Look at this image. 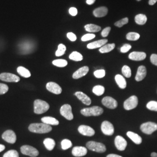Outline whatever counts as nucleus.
I'll use <instances>...</instances> for the list:
<instances>
[{"instance_id":"54","label":"nucleus","mask_w":157,"mask_h":157,"mask_svg":"<svg viewBox=\"0 0 157 157\" xmlns=\"http://www.w3.org/2000/svg\"><path fill=\"white\" fill-rule=\"evenodd\" d=\"M151 157H157V152H152L151 154Z\"/></svg>"},{"instance_id":"8","label":"nucleus","mask_w":157,"mask_h":157,"mask_svg":"<svg viewBox=\"0 0 157 157\" xmlns=\"http://www.w3.org/2000/svg\"><path fill=\"white\" fill-rule=\"evenodd\" d=\"M60 113L62 116L69 121H71L73 119L72 107L69 104L63 105L60 109Z\"/></svg>"},{"instance_id":"32","label":"nucleus","mask_w":157,"mask_h":157,"mask_svg":"<svg viewBox=\"0 0 157 157\" xmlns=\"http://www.w3.org/2000/svg\"><path fill=\"white\" fill-rule=\"evenodd\" d=\"M69 59L74 61H81L83 60V56L78 52L73 51L70 54Z\"/></svg>"},{"instance_id":"35","label":"nucleus","mask_w":157,"mask_h":157,"mask_svg":"<svg viewBox=\"0 0 157 157\" xmlns=\"http://www.w3.org/2000/svg\"><path fill=\"white\" fill-rule=\"evenodd\" d=\"M140 36V34L136 32H129L126 34V39L130 41H136L139 39Z\"/></svg>"},{"instance_id":"51","label":"nucleus","mask_w":157,"mask_h":157,"mask_svg":"<svg viewBox=\"0 0 157 157\" xmlns=\"http://www.w3.org/2000/svg\"><path fill=\"white\" fill-rule=\"evenodd\" d=\"M107 157H123L121 155H119L117 154H110L109 155H107Z\"/></svg>"},{"instance_id":"45","label":"nucleus","mask_w":157,"mask_h":157,"mask_svg":"<svg viewBox=\"0 0 157 157\" xmlns=\"http://www.w3.org/2000/svg\"><path fill=\"white\" fill-rule=\"evenodd\" d=\"M132 48V45L129 44H125L121 48V52L122 53H126Z\"/></svg>"},{"instance_id":"33","label":"nucleus","mask_w":157,"mask_h":157,"mask_svg":"<svg viewBox=\"0 0 157 157\" xmlns=\"http://www.w3.org/2000/svg\"><path fill=\"white\" fill-rule=\"evenodd\" d=\"M105 91V88L104 86L101 85H97L95 86L93 89V93L96 95L100 96L102 95Z\"/></svg>"},{"instance_id":"47","label":"nucleus","mask_w":157,"mask_h":157,"mask_svg":"<svg viewBox=\"0 0 157 157\" xmlns=\"http://www.w3.org/2000/svg\"><path fill=\"white\" fill-rule=\"evenodd\" d=\"M67 37L68 38V39L70 40L71 41H75L76 39H77L76 36L75 34L72 33V32L67 33Z\"/></svg>"},{"instance_id":"4","label":"nucleus","mask_w":157,"mask_h":157,"mask_svg":"<svg viewBox=\"0 0 157 157\" xmlns=\"http://www.w3.org/2000/svg\"><path fill=\"white\" fill-rule=\"evenodd\" d=\"M86 147L87 148L93 151L97 152L99 153H103L106 151V147L105 146L101 143L96 142L94 141H90L86 143Z\"/></svg>"},{"instance_id":"40","label":"nucleus","mask_w":157,"mask_h":157,"mask_svg":"<svg viewBox=\"0 0 157 157\" xmlns=\"http://www.w3.org/2000/svg\"><path fill=\"white\" fill-rule=\"evenodd\" d=\"M94 75L97 78H103L105 76V71L104 69L97 70L94 72Z\"/></svg>"},{"instance_id":"25","label":"nucleus","mask_w":157,"mask_h":157,"mask_svg":"<svg viewBox=\"0 0 157 157\" xmlns=\"http://www.w3.org/2000/svg\"><path fill=\"white\" fill-rule=\"evenodd\" d=\"M115 80L117 84H118V86L120 89H124L126 87L127 83L123 76L119 75V74L117 75L115 77Z\"/></svg>"},{"instance_id":"21","label":"nucleus","mask_w":157,"mask_h":157,"mask_svg":"<svg viewBox=\"0 0 157 157\" xmlns=\"http://www.w3.org/2000/svg\"><path fill=\"white\" fill-rule=\"evenodd\" d=\"M146 75H147L146 67L143 65L140 66L138 67L137 72L135 77V80L137 82H140L146 78Z\"/></svg>"},{"instance_id":"31","label":"nucleus","mask_w":157,"mask_h":157,"mask_svg":"<svg viewBox=\"0 0 157 157\" xmlns=\"http://www.w3.org/2000/svg\"><path fill=\"white\" fill-rule=\"evenodd\" d=\"M135 22L140 25H144L147 21V18L145 15L144 14H138L137 15L135 18Z\"/></svg>"},{"instance_id":"36","label":"nucleus","mask_w":157,"mask_h":157,"mask_svg":"<svg viewBox=\"0 0 157 157\" xmlns=\"http://www.w3.org/2000/svg\"><path fill=\"white\" fill-rule=\"evenodd\" d=\"M66 50H67V47L64 44H59L58 47V50H56V56H62L65 53Z\"/></svg>"},{"instance_id":"19","label":"nucleus","mask_w":157,"mask_h":157,"mask_svg":"<svg viewBox=\"0 0 157 157\" xmlns=\"http://www.w3.org/2000/svg\"><path fill=\"white\" fill-rule=\"evenodd\" d=\"M89 71V68L87 66L79 68L72 75V77L74 79H78L81 78L86 76Z\"/></svg>"},{"instance_id":"10","label":"nucleus","mask_w":157,"mask_h":157,"mask_svg":"<svg viewBox=\"0 0 157 157\" xmlns=\"http://www.w3.org/2000/svg\"><path fill=\"white\" fill-rule=\"evenodd\" d=\"M2 138L10 144H14L17 141V136L15 132L11 130L6 131L2 135Z\"/></svg>"},{"instance_id":"11","label":"nucleus","mask_w":157,"mask_h":157,"mask_svg":"<svg viewBox=\"0 0 157 157\" xmlns=\"http://www.w3.org/2000/svg\"><path fill=\"white\" fill-rule=\"evenodd\" d=\"M102 104L108 108L115 109L118 107V102L111 97H105L102 100Z\"/></svg>"},{"instance_id":"27","label":"nucleus","mask_w":157,"mask_h":157,"mask_svg":"<svg viewBox=\"0 0 157 157\" xmlns=\"http://www.w3.org/2000/svg\"><path fill=\"white\" fill-rule=\"evenodd\" d=\"M43 143H44V145L45 146V148L49 151L52 150L56 146L55 141L51 138L45 139L43 141Z\"/></svg>"},{"instance_id":"52","label":"nucleus","mask_w":157,"mask_h":157,"mask_svg":"<svg viewBox=\"0 0 157 157\" xmlns=\"http://www.w3.org/2000/svg\"><path fill=\"white\" fill-rule=\"evenodd\" d=\"M157 0H149L148 4L150 6H153V5H154L157 2Z\"/></svg>"},{"instance_id":"38","label":"nucleus","mask_w":157,"mask_h":157,"mask_svg":"<svg viewBox=\"0 0 157 157\" xmlns=\"http://www.w3.org/2000/svg\"><path fill=\"white\" fill-rule=\"evenodd\" d=\"M72 146V143L71 141L68 139H64L61 141V147L62 150H66L71 148Z\"/></svg>"},{"instance_id":"18","label":"nucleus","mask_w":157,"mask_h":157,"mask_svg":"<svg viewBox=\"0 0 157 157\" xmlns=\"http://www.w3.org/2000/svg\"><path fill=\"white\" fill-rule=\"evenodd\" d=\"M19 48H20V50L22 52V54H26L32 52L33 48V45L32 42L26 41V42L22 43L19 45Z\"/></svg>"},{"instance_id":"15","label":"nucleus","mask_w":157,"mask_h":157,"mask_svg":"<svg viewBox=\"0 0 157 157\" xmlns=\"http://www.w3.org/2000/svg\"><path fill=\"white\" fill-rule=\"evenodd\" d=\"M47 89L55 94H60L62 93V88L54 82H48L46 84Z\"/></svg>"},{"instance_id":"14","label":"nucleus","mask_w":157,"mask_h":157,"mask_svg":"<svg viewBox=\"0 0 157 157\" xmlns=\"http://www.w3.org/2000/svg\"><path fill=\"white\" fill-rule=\"evenodd\" d=\"M78 131L81 135L91 137L95 134V130L89 126L87 125H80L78 128Z\"/></svg>"},{"instance_id":"43","label":"nucleus","mask_w":157,"mask_h":157,"mask_svg":"<svg viewBox=\"0 0 157 157\" xmlns=\"http://www.w3.org/2000/svg\"><path fill=\"white\" fill-rule=\"evenodd\" d=\"M95 35L94 34L88 33L86 34H84V36H82V41H87L89 40L93 39L95 38Z\"/></svg>"},{"instance_id":"5","label":"nucleus","mask_w":157,"mask_h":157,"mask_svg":"<svg viewBox=\"0 0 157 157\" xmlns=\"http://www.w3.org/2000/svg\"><path fill=\"white\" fill-rule=\"evenodd\" d=\"M141 132L146 135H151L157 130V124L152 122H148L141 124L140 126Z\"/></svg>"},{"instance_id":"50","label":"nucleus","mask_w":157,"mask_h":157,"mask_svg":"<svg viewBox=\"0 0 157 157\" xmlns=\"http://www.w3.org/2000/svg\"><path fill=\"white\" fill-rule=\"evenodd\" d=\"M95 0H87L86 3L88 5H92L95 2Z\"/></svg>"},{"instance_id":"6","label":"nucleus","mask_w":157,"mask_h":157,"mask_svg":"<svg viewBox=\"0 0 157 157\" xmlns=\"http://www.w3.org/2000/svg\"><path fill=\"white\" fill-rule=\"evenodd\" d=\"M138 98L136 95H132L124 102V107L126 110H132L135 109L138 105Z\"/></svg>"},{"instance_id":"41","label":"nucleus","mask_w":157,"mask_h":157,"mask_svg":"<svg viewBox=\"0 0 157 157\" xmlns=\"http://www.w3.org/2000/svg\"><path fill=\"white\" fill-rule=\"evenodd\" d=\"M3 157H19V154L16 150H12L5 153Z\"/></svg>"},{"instance_id":"53","label":"nucleus","mask_w":157,"mask_h":157,"mask_svg":"<svg viewBox=\"0 0 157 157\" xmlns=\"http://www.w3.org/2000/svg\"><path fill=\"white\" fill-rule=\"evenodd\" d=\"M6 148V147L2 145V144H0V152H2V151H4Z\"/></svg>"},{"instance_id":"48","label":"nucleus","mask_w":157,"mask_h":157,"mask_svg":"<svg viewBox=\"0 0 157 157\" xmlns=\"http://www.w3.org/2000/svg\"><path fill=\"white\" fill-rule=\"evenodd\" d=\"M150 61L153 65L157 66V54H152L150 56Z\"/></svg>"},{"instance_id":"20","label":"nucleus","mask_w":157,"mask_h":157,"mask_svg":"<svg viewBox=\"0 0 157 157\" xmlns=\"http://www.w3.org/2000/svg\"><path fill=\"white\" fill-rule=\"evenodd\" d=\"M75 95H76L78 100H80L85 105H90L91 104V100L90 97L86 94H84V93L81 91H77L75 93Z\"/></svg>"},{"instance_id":"12","label":"nucleus","mask_w":157,"mask_h":157,"mask_svg":"<svg viewBox=\"0 0 157 157\" xmlns=\"http://www.w3.org/2000/svg\"><path fill=\"white\" fill-rule=\"evenodd\" d=\"M0 79L6 82H18L20 80V78L17 75L10 73L0 74Z\"/></svg>"},{"instance_id":"44","label":"nucleus","mask_w":157,"mask_h":157,"mask_svg":"<svg viewBox=\"0 0 157 157\" xmlns=\"http://www.w3.org/2000/svg\"><path fill=\"white\" fill-rule=\"evenodd\" d=\"M8 86L6 84L0 83V95L4 94L8 91Z\"/></svg>"},{"instance_id":"42","label":"nucleus","mask_w":157,"mask_h":157,"mask_svg":"<svg viewBox=\"0 0 157 157\" xmlns=\"http://www.w3.org/2000/svg\"><path fill=\"white\" fill-rule=\"evenodd\" d=\"M128 22H129V19L128 17H124L118 22L115 23V26H117L118 28H122L124 25L127 24Z\"/></svg>"},{"instance_id":"34","label":"nucleus","mask_w":157,"mask_h":157,"mask_svg":"<svg viewBox=\"0 0 157 157\" xmlns=\"http://www.w3.org/2000/svg\"><path fill=\"white\" fill-rule=\"evenodd\" d=\"M52 64L58 67H65L67 65V62L63 59H56L52 61Z\"/></svg>"},{"instance_id":"17","label":"nucleus","mask_w":157,"mask_h":157,"mask_svg":"<svg viewBox=\"0 0 157 157\" xmlns=\"http://www.w3.org/2000/svg\"><path fill=\"white\" fill-rule=\"evenodd\" d=\"M72 155L75 157H83L87 154V150L84 147L76 146V147H75L72 149Z\"/></svg>"},{"instance_id":"55","label":"nucleus","mask_w":157,"mask_h":157,"mask_svg":"<svg viewBox=\"0 0 157 157\" xmlns=\"http://www.w3.org/2000/svg\"><path fill=\"white\" fill-rule=\"evenodd\" d=\"M136 1H140L141 0H136Z\"/></svg>"},{"instance_id":"24","label":"nucleus","mask_w":157,"mask_h":157,"mask_svg":"<svg viewBox=\"0 0 157 157\" xmlns=\"http://www.w3.org/2000/svg\"><path fill=\"white\" fill-rule=\"evenodd\" d=\"M126 135L129 139L133 141L135 144L139 145V144H140L142 143V138L137 133H135L131 131H129L127 132Z\"/></svg>"},{"instance_id":"23","label":"nucleus","mask_w":157,"mask_h":157,"mask_svg":"<svg viewBox=\"0 0 157 157\" xmlns=\"http://www.w3.org/2000/svg\"><path fill=\"white\" fill-rule=\"evenodd\" d=\"M108 8L105 6H101L96 8L93 11L94 16L97 17H102L106 16L108 13Z\"/></svg>"},{"instance_id":"28","label":"nucleus","mask_w":157,"mask_h":157,"mask_svg":"<svg viewBox=\"0 0 157 157\" xmlns=\"http://www.w3.org/2000/svg\"><path fill=\"white\" fill-rule=\"evenodd\" d=\"M85 30L88 32H98L101 30V28L100 26L96 25L94 24H87L84 26Z\"/></svg>"},{"instance_id":"29","label":"nucleus","mask_w":157,"mask_h":157,"mask_svg":"<svg viewBox=\"0 0 157 157\" xmlns=\"http://www.w3.org/2000/svg\"><path fill=\"white\" fill-rule=\"evenodd\" d=\"M17 72L21 76H22L23 78H28L30 77L31 73L28 69L23 67H19L17 68Z\"/></svg>"},{"instance_id":"26","label":"nucleus","mask_w":157,"mask_h":157,"mask_svg":"<svg viewBox=\"0 0 157 157\" xmlns=\"http://www.w3.org/2000/svg\"><path fill=\"white\" fill-rule=\"evenodd\" d=\"M41 121L43 122V123L50 126L59 124V121L56 119L51 117H44L41 118Z\"/></svg>"},{"instance_id":"3","label":"nucleus","mask_w":157,"mask_h":157,"mask_svg":"<svg viewBox=\"0 0 157 157\" xmlns=\"http://www.w3.org/2000/svg\"><path fill=\"white\" fill-rule=\"evenodd\" d=\"M50 108L49 104L41 100H36L34 102V112L36 114H42Z\"/></svg>"},{"instance_id":"2","label":"nucleus","mask_w":157,"mask_h":157,"mask_svg":"<svg viewBox=\"0 0 157 157\" xmlns=\"http://www.w3.org/2000/svg\"><path fill=\"white\" fill-rule=\"evenodd\" d=\"M104 110L100 107L94 106L90 108H85L82 109L80 112L84 117H91V116H100L103 113Z\"/></svg>"},{"instance_id":"30","label":"nucleus","mask_w":157,"mask_h":157,"mask_svg":"<svg viewBox=\"0 0 157 157\" xmlns=\"http://www.w3.org/2000/svg\"><path fill=\"white\" fill-rule=\"evenodd\" d=\"M115 44L114 43L105 44V45H103L102 47H101V48H100L99 51L102 54L109 52L113 50L115 48Z\"/></svg>"},{"instance_id":"16","label":"nucleus","mask_w":157,"mask_h":157,"mask_svg":"<svg viewBox=\"0 0 157 157\" xmlns=\"http://www.w3.org/2000/svg\"><path fill=\"white\" fill-rule=\"evenodd\" d=\"M146 54L144 52L133 51L129 55V58L132 61H140L144 60L146 58Z\"/></svg>"},{"instance_id":"37","label":"nucleus","mask_w":157,"mask_h":157,"mask_svg":"<svg viewBox=\"0 0 157 157\" xmlns=\"http://www.w3.org/2000/svg\"><path fill=\"white\" fill-rule=\"evenodd\" d=\"M122 74L124 75V76L126 77V78H129L132 76L131 69L127 65H124V67H122Z\"/></svg>"},{"instance_id":"49","label":"nucleus","mask_w":157,"mask_h":157,"mask_svg":"<svg viewBox=\"0 0 157 157\" xmlns=\"http://www.w3.org/2000/svg\"><path fill=\"white\" fill-rule=\"evenodd\" d=\"M69 12L71 15L75 17V16L77 15V14H78V10L75 7H72L69 9Z\"/></svg>"},{"instance_id":"1","label":"nucleus","mask_w":157,"mask_h":157,"mask_svg":"<svg viewBox=\"0 0 157 157\" xmlns=\"http://www.w3.org/2000/svg\"><path fill=\"white\" fill-rule=\"evenodd\" d=\"M29 130L31 132L36 133H47L52 130V127L50 125L41 123V124H32L29 125Z\"/></svg>"},{"instance_id":"39","label":"nucleus","mask_w":157,"mask_h":157,"mask_svg":"<svg viewBox=\"0 0 157 157\" xmlns=\"http://www.w3.org/2000/svg\"><path fill=\"white\" fill-rule=\"evenodd\" d=\"M147 108L151 111L157 112V101H151L148 102L147 104Z\"/></svg>"},{"instance_id":"46","label":"nucleus","mask_w":157,"mask_h":157,"mask_svg":"<svg viewBox=\"0 0 157 157\" xmlns=\"http://www.w3.org/2000/svg\"><path fill=\"white\" fill-rule=\"evenodd\" d=\"M111 27H107V28H105L104 29H103V30L101 32L102 36L103 37H107L108 36L109 33L110 31H111Z\"/></svg>"},{"instance_id":"13","label":"nucleus","mask_w":157,"mask_h":157,"mask_svg":"<svg viewBox=\"0 0 157 157\" xmlns=\"http://www.w3.org/2000/svg\"><path fill=\"white\" fill-rule=\"evenodd\" d=\"M115 145L119 151H124L127 147V141L121 136H117L115 139Z\"/></svg>"},{"instance_id":"7","label":"nucleus","mask_w":157,"mask_h":157,"mask_svg":"<svg viewBox=\"0 0 157 157\" xmlns=\"http://www.w3.org/2000/svg\"><path fill=\"white\" fill-rule=\"evenodd\" d=\"M21 151L23 154L31 157H36L39 155V152L32 146L25 145L21 147Z\"/></svg>"},{"instance_id":"9","label":"nucleus","mask_w":157,"mask_h":157,"mask_svg":"<svg viewBox=\"0 0 157 157\" xmlns=\"http://www.w3.org/2000/svg\"><path fill=\"white\" fill-rule=\"evenodd\" d=\"M101 131L106 136H112L114 133L113 126L110 122L105 121L101 124Z\"/></svg>"},{"instance_id":"22","label":"nucleus","mask_w":157,"mask_h":157,"mask_svg":"<svg viewBox=\"0 0 157 157\" xmlns=\"http://www.w3.org/2000/svg\"><path fill=\"white\" fill-rule=\"evenodd\" d=\"M108 42L107 39H102L100 40L95 41L94 42H91L89 44H88L87 45V48L89 49H95L98 48H101L103 45L106 44Z\"/></svg>"}]
</instances>
